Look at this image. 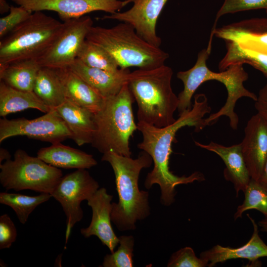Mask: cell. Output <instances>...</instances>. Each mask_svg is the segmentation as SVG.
I'll return each instance as SVG.
<instances>
[{
    "label": "cell",
    "mask_w": 267,
    "mask_h": 267,
    "mask_svg": "<svg viewBox=\"0 0 267 267\" xmlns=\"http://www.w3.org/2000/svg\"><path fill=\"white\" fill-rule=\"evenodd\" d=\"M77 58L89 67L111 72L120 70L115 59L106 50L87 40L83 44Z\"/></svg>",
    "instance_id": "obj_28"
},
{
    "label": "cell",
    "mask_w": 267,
    "mask_h": 267,
    "mask_svg": "<svg viewBox=\"0 0 267 267\" xmlns=\"http://www.w3.org/2000/svg\"><path fill=\"white\" fill-rule=\"evenodd\" d=\"M168 0H124L123 6L133 2L127 11L105 15L101 19L125 22L134 28L136 33L148 43L160 47L162 40L156 33L158 18Z\"/></svg>",
    "instance_id": "obj_12"
},
{
    "label": "cell",
    "mask_w": 267,
    "mask_h": 267,
    "mask_svg": "<svg viewBox=\"0 0 267 267\" xmlns=\"http://www.w3.org/2000/svg\"><path fill=\"white\" fill-rule=\"evenodd\" d=\"M259 9H265L267 13V0H223L222 5L217 13L211 32L215 30L218 20L223 15Z\"/></svg>",
    "instance_id": "obj_31"
},
{
    "label": "cell",
    "mask_w": 267,
    "mask_h": 267,
    "mask_svg": "<svg viewBox=\"0 0 267 267\" xmlns=\"http://www.w3.org/2000/svg\"><path fill=\"white\" fill-rule=\"evenodd\" d=\"M0 183L6 190H31L51 193L63 177L62 172L39 157L17 149L14 159L0 164Z\"/></svg>",
    "instance_id": "obj_8"
},
{
    "label": "cell",
    "mask_w": 267,
    "mask_h": 267,
    "mask_svg": "<svg viewBox=\"0 0 267 267\" xmlns=\"http://www.w3.org/2000/svg\"><path fill=\"white\" fill-rule=\"evenodd\" d=\"M86 40L106 50L122 69L155 68L165 64L169 57L167 52L147 42L125 22L109 28L92 26Z\"/></svg>",
    "instance_id": "obj_5"
},
{
    "label": "cell",
    "mask_w": 267,
    "mask_h": 267,
    "mask_svg": "<svg viewBox=\"0 0 267 267\" xmlns=\"http://www.w3.org/2000/svg\"><path fill=\"white\" fill-rule=\"evenodd\" d=\"M244 193V200L237 208L234 220L242 218L244 212L251 209L260 211L267 218V189L259 182L251 178Z\"/></svg>",
    "instance_id": "obj_29"
},
{
    "label": "cell",
    "mask_w": 267,
    "mask_h": 267,
    "mask_svg": "<svg viewBox=\"0 0 267 267\" xmlns=\"http://www.w3.org/2000/svg\"><path fill=\"white\" fill-rule=\"evenodd\" d=\"M17 231L10 217L6 214L0 217V249H8L16 239Z\"/></svg>",
    "instance_id": "obj_34"
},
{
    "label": "cell",
    "mask_w": 267,
    "mask_h": 267,
    "mask_svg": "<svg viewBox=\"0 0 267 267\" xmlns=\"http://www.w3.org/2000/svg\"><path fill=\"white\" fill-rule=\"evenodd\" d=\"M214 35L245 49L267 54V20L251 19L216 28Z\"/></svg>",
    "instance_id": "obj_16"
},
{
    "label": "cell",
    "mask_w": 267,
    "mask_h": 267,
    "mask_svg": "<svg viewBox=\"0 0 267 267\" xmlns=\"http://www.w3.org/2000/svg\"><path fill=\"white\" fill-rule=\"evenodd\" d=\"M258 182L267 189V158L264 165L261 176Z\"/></svg>",
    "instance_id": "obj_36"
},
{
    "label": "cell",
    "mask_w": 267,
    "mask_h": 267,
    "mask_svg": "<svg viewBox=\"0 0 267 267\" xmlns=\"http://www.w3.org/2000/svg\"><path fill=\"white\" fill-rule=\"evenodd\" d=\"M226 42V53L219 64L221 71L234 65L246 63L259 70L267 77V54L243 48L234 42Z\"/></svg>",
    "instance_id": "obj_26"
},
{
    "label": "cell",
    "mask_w": 267,
    "mask_h": 267,
    "mask_svg": "<svg viewBox=\"0 0 267 267\" xmlns=\"http://www.w3.org/2000/svg\"><path fill=\"white\" fill-rule=\"evenodd\" d=\"M55 109L70 131L71 139L78 145L91 144L95 131L93 113L67 99Z\"/></svg>",
    "instance_id": "obj_21"
},
{
    "label": "cell",
    "mask_w": 267,
    "mask_h": 267,
    "mask_svg": "<svg viewBox=\"0 0 267 267\" xmlns=\"http://www.w3.org/2000/svg\"><path fill=\"white\" fill-rule=\"evenodd\" d=\"M37 157L57 168L88 169L97 164L92 155L61 142L41 148Z\"/></svg>",
    "instance_id": "obj_22"
},
{
    "label": "cell",
    "mask_w": 267,
    "mask_h": 267,
    "mask_svg": "<svg viewBox=\"0 0 267 267\" xmlns=\"http://www.w3.org/2000/svg\"><path fill=\"white\" fill-rule=\"evenodd\" d=\"M173 75L165 64L129 73L128 85L137 104L138 122L162 128L176 121L179 100L172 88Z\"/></svg>",
    "instance_id": "obj_4"
},
{
    "label": "cell",
    "mask_w": 267,
    "mask_h": 267,
    "mask_svg": "<svg viewBox=\"0 0 267 267\" xmlns=\"http://www.w3.org/2000/svg\"><path fill=\"white\" fill-rule=\"evenodd\" d=\"M253 226V232L250 240L238 248L224 247L217 244L200 254V257L208 263L209 267L217 264L235 259H245L252 263L260 258L267 257V245L259 234L258 226L255 220L247 215Z\"/></svg>",
    "instance_id": "obj_17"
},
{
    "label": "cell",
    "mask_w": 267,
    "mask_h": 267,
    "mask_svg": "<svg viewBox=\"0 0 267 267\" xmlns=\"http://www.w3.org/2000/svg\"><path fill=\"white\" fill-rule=\"evenodd\" d=\"M211 111L206 95L198 94L194 96L191 109L179 114L178 119L168 126L159 128L142 122L137 123V130L143 137L137 147L147 152L154 164L153 170L146 177L144 186L149 189L153 184H158L161 190L160 202L164 206H169L175 202V188L178 185L205 180L204 175L199 172H195L188 177L174 175L170 170L169 159L177 132L185 126L194 127L196 132L201 131L205 127L203 118Z\"/></svg>",
    "instance_id": "obj_1"
},
{
    "label": "cell",
    "mask_w": 267,
    "mask_h": 267,
    "mask_svg": "<svg viewBox=\"0 0 267 267\" xmlns=\"http://www.w3.org/2000/svg\"><path fill=\"white\" fill-rule=\"evenodd\" d=\"M113 196L106 188L98 189L87 200L92 210V218L89 226L81 228L80 232L85 238L97 236L103 245L106 246L111 253L119 244V238L115 234L111 225Z\"/></svg>",
    "instance_id": "obj_14"
},
{
    "label": "cell",
    "mask_w": 267,
    "mask_h": 267,
    "mask_svg": "<svg viewBox=\"0 0 267 267\" xmlns=\"http://www.w3.org/2000/svg\"><path fill=\"white\" fill-rule=\"evenodd\" d=\"M33 12L55 11L63 21L78 18L95 11L109 14L118 12L124 0H11Z\"/></svg>",
    "instance_id": "obj_13"
},
{
    "label": "cell",
    "mask_w": 267,
    "mask_h": 267,
    "mask_svg": "<svg viewBox=\"0 0 267 267\" xmlns=\"http://www.w3.org/2000/svg\"><path fill=\"white\" fill-rule=\"evenodd\" d=\"M25 135L29 138L50 142H61L71 138V134L55 109L32 120L24 118L0 119V142L9 137Z\"/></svg>",
    "instance_id": "obj_10"
},
{
    "label": "cell",
    "mask_w": 267,
    "mask_h": 267,
    "mask_svg": "<svg viewBox=\"0 0 267 267\" xmlns=\"http://www.w3.org/2000/svg\"><path fill=\"white\" fill-rule=\"evenodd\" d=\"M52 197L50 193H41L36 196L19 193H0V203L11 207L15 212L20 222L24 224L31 213L40 204Z\"/></svg>",
    "instance_id": "obj_27"
},
{
    "label": "cell",
    "mask_w": 267,
    "mask_h": 267,
    "mask_svg": "<svg viewBox=\"0 0 267 267\" xmlns=\"http://www.w3.org/2000/svg\"><path fill=\"white\" fill-rule=\"evenodd\" d=\"M55 69L63 85L66 99L93 114L102 108L105 98L79 75L68 67Z\"/></svg>",
    "instance_id": "obj_20"
},
{
    "label": "cell",
    "mask_w": 267,
    "mask_h": 267,
    "mask_svg": "<svg viewBox=\"0 0 267 267\" xmlns=\"http://www.w3.org/2000/svg\"><path fill=\"white\" fill-rule=\"evenodd\" d=\"M33 91L50 109L57 108L66 100L63 85L54 68H41Z\"/></svg>",
    "instance_id": "obj_25"
},
{
    "label": "cell",
    "mask_w": 267,
    "mask_h": 267,
    "mask_svg": "<svg viewBox=\"0 0 267 267\" xmlns=\"http://www.w3.org/2000/svg\"><path fill=\"white\" fill-rule=\"evenodd\" d=\"M255 107L257 114L267 123V83L260 90Z\"/></svg>",
    "instance_id": "obj_35"
},
{
    "label": "cell",
    "mask_w": 267,
    "mask_h": 267,
    "mask_svg": "<svg viewBox=\"0 0 267 267\" xmlns=\"http://www.w3.org/2000/svg\"><path fill=\"white\" fill-rule=\"evenodd\" d=\"M64 27V22L41 11L33 12L0 41V65L25 59L37 60L50 47Z\"/></svg>",
    "instance_id": "obj_7"
},
{
    "label": "cell",
    "mask_w": 267,
    "mask_h": 267,
    "mask_svg": "<svg viewBox=\"0 0 267 267\" xmlns=\"http://www.w3.org/2000/svg\"><path fill=\"white\" fill-rule=\"evenodd\" d=\"M240 144L251 178L258 181L267 158V123L258 114L248 121Z\"/></svg>",
    "instance_id": "obj_15"
},
{
    "label": "cell",
    "mask_w": 267,
    "mask_h": 267,
    "mask_svg": "<svg viewBox=\"0 0 267 267\" xmlns=\"http://www.w3.org/2000/svg\"><path fill=\"white\" fill-rule=\"evenodd\" d=\"M29 108L36 109L45 113L51 110L33 91H26L16 89L0 81V117L4 118L10 114Z\"/></svg>",
    "instance_id": "obj_23"
},
{
    "label": "cell",
    "mask_w": 267,
    "mask_h": 267,
    "mask_svg": "<svg viewBox=\"0 0 267 267\" xmlns=\"http://www.w3.org/2000/svg\"><path fill=\"white\" fill-rule=\"evenodd\" d=\"M101 160L110 164L115 176L119 200L112 203L111 221L120 231L134 230L137 221L150 213L149 192L139 189L138 178L141 170L151 166L152 159L144 151L135 159L109 151Z\"/></svg>",
    "instance_id": "obj_3"
},
{
    "label": "cell",
    "mask_w": 267,
    "mask_h": 267,
    "mask_svg": "<svg viewBox=\"0 0 267 267\" xmlns=\"http://www.w3.org/2000/svg\"><path fill=\"white\" fill-rule=\"evenodd\" d=\"M33 12L22 6H11L9 14L0 19V38L5 37L24 22Z\"/></svg>",
    "instance_id": "obj_32"
},
{
    "label": "cell",
    "mask_w": 267,
    "mask_h": 267,
    "mask_svg": "<svg viewBox=\"0 0 267 267\" xmlns=\"http://www.w3.org/2000/svg\"><path fill=\"white\" fill-rule=\"evenodd\" d=\"M194 142L196 146L214 152L222 159L226 166L223 172L224 178L233 183L236 196L239 191L244 192L251 178L243 158L241 144L225 146L214 142L208 144L196 141Z\"/></svg>",
    "instance_id": "obj_19"
},
{
    "label": "cell",
    "mask_w": 267,
    "mask_h": 267,
    "mask_svg": "<svg viewBox=\"0 0 267 267\" xmlns=\"http://www.w3.org/2000/svg\"><path fill=\"white\" fill-rule=\"evenodd\" d=\"M134 101L128 83L118 94L105 99L102 108L94 114L92 147L103 154L113 151L131 157L130 139L137 130L132 108Z\"/></svg>",
    "instance_id": "obj_6"
},
{
    "label": "cell",
    "mask_w": 267,
    "mask_h": 267,
    "mask_svg": "<svg viewBox=\"0 0 267 267\" xmlns=\"http://www.w3.org/2000/svg\"><path fill=\"white\" fill-rule=\"evenodd\" d=\"M71 70L82 78L104 98L118 94L123 86L128 83V69L117 72L89 67L77 58L69 67Z\"/></svg>",
    "instance_id": "obj_18"
},
{
    "label": "cell",
    "mask_w": 267,
    "mask_h": 267,
    "mask_svg": "<svg viewBox=\"0 0 267 267\" xmlns=\"http://www.w3.org/2000/svg\"><path fill=\"white\" fill-rule=\"evenodd\" d=\"M98 188V182L89 172L81 169L63 177L51 193L61 204L66 217V244L72 228L83 217L81 202L89 199Z\"/></svg>",
    "instance_id": "obj_9"
},
{
    "label": "cell",
    "mask_w": 267,
    "mask_h": 267,
    "mask_svg": "<svg viewBox=\"0 0 267 267\" xmlns=\"http://www.w3.org/2000/svg\"><path fill=\"white\" fill-rule=\"evenodd\" d=\"M10 7L5 0H0V14H3L9 11Z\"/></svg>",
    "instance_id": "obj_38"
},
{
    "label": "cell",
    "mask_w": 267,
    "mask_h": 267,
    "mask_svg": "<svg viewBox=\"0 0 267 267\" xmlns=\"http://www.w3.org/2000/svg\"><path fill=\"white\" fill-rule=\"evenodd\" d=\"M211 51L207 47L202 49L198 53L196 62L192 68L177 73V78L183 84V89L178 96L179 100L178 110L180 114L191 109L192 97L202 84L210 80L219 81L224 85L227 91L226 102L217 112L204 119V125L205 127L213 125L220 117L225 116L229 118L231 128L235 130L239 122L238 116L234 111L236 102L243 97H249L255 101L257 96L244 86V82L248 79V74L243 64L231 66L219 73L209 69L207 60Z\"/></svg>",
    "instance_id": "obj_2"
},
{
    "label": "cell",
    "mask_w": 267,
    "mask_h": 267,
    "mask_svg": "<svg viewBox=\"0 0 267 267\" xmlns=\"http://www.w3.org/2000/svg\"><path fill=\"white\" fill-rule=\"evenodd\" d=\"M41 67L37 60L34 59L0 65V80L16 89L32 91Z\"/></svg>",
    "instance_id": "obj_24"
},
{
    "label": "cell",
    "mask_w": 267,
    "mask_h": 267,
    "mask_svg": "<svg viewBox=\"0 0 267 267\" xmlns=\"http://www.w3.org/2000/svg\"><path fill=\"white\" fill-rule=\"evenodd\" d=\"M208 263L197 257L190 247L181 248L172 254L167 264L168 267H205Z\"/></svg>",
    "instance_id": "obj_33"
},
{
    "label": "cell",
    "mask_w": 267,
    "mask_h": 267,
    "mask_svg": "<svg viewBox=\"0 0 267 267\" xmlns=\"http://www.w3.org/2000/svg\"><path fill=\"white\" fill-rule=\"evenodd\" d=\"M64 27L55 41L37 61L41 67L54 69L69 67L77 58L79 51L93 26L89 16L64 21Z\"/></svg>",
    "instance_id": "obj_11"
},
{
    "label": "cell",
    "mask_w": 267,
    "mask_h": 267,
    "mask_svg": "<svg viewBox=\"0 0 267 267\" xmlns=\"http://www.w3.org/2000/svg\"><path fill=\"white\" fill-rule=\"evenodd\" d=\"M11 159V155L9 152L3 148H0V163L4 160H7Z\"/></svg>",
    "instance_id": "obj_37"
},
{
    "label": "cell",
    "mask_w": 267,
    "mask_h": 267,
    "mask_svg": "<svg viewBox=\"0 0 267 267\" xmlns=\"http://www.w3.org/2000/svg\"><path fill=\"white\" fill-rule=\"evenodd\" d=\"M261 230L267 233V218H265L258 222Z\"/></svg>",
    "instance_id": "obj_39"
},
{
    "label": "cell",
    "mask_w": 267,
    "mask_h": 267,
    "mask_svg": "<svg viewBox=\"0 0 267 267\" xmlns=\"http://www.w3.org/2000/svg\"><path fill=\"white\" fill-rule=\"evenodd\" d=\"M119 238V246L118 249L113 253L105 255L102 267H134V237L132 235H122Z\"/></svg>",
    "instance_id": "obj_30"
}]
</instances>
